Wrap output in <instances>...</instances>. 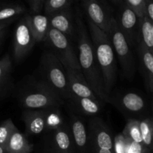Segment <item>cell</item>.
<instances>
[{
    "instance_id": "obj_26",
    "label": "cell",
    "mask_w": 153,
    "mask_h": 153,
    "mask_svg": "<svg viewBox=\"0 0 153 153\" xmlns=\"http://www.w3.org/2000/svg\"><path fill=\"white\" fill-rule=\"evenodd\" d=\"M25 7L20 4H8L0 7V22L16 19L25 13Z\"/></svg>"
},
{
    "instance_id": "obj_25",
    "label": "cell",
    "mask_w": 153,
    "mask_h": 153,
    "mask_svg": "<svg viewBox=\"0 0 153 153\" xmlns=\"http://www.w3.org/2000/svg\"><path fill=\"white\" fill-rule=\"evenodd\" d=\"M64 125L65 124L64 123V120L59 111V108H47L46 131H54Z\"/></svg>"
},
{
    "instance_id": "obj_11",
    "label": "cell",
    "mask_w": 153,
    "mask_h": 153,
    "mask_svg": "<svg viewBox=\"0 0 153 153\" xmlns=\"http://www.w3.org/2000/svg\"><path fill=\"white\" fill-rule=\"evenodd\" d=\"M47 108L25 109L22 119L25 126V131L30 135H37L46 131Z\"/></svg>"
},
{
    "instance_id": "obj_12",
    "label": "cell",
    "mask_w": 153,
    "mask_h": 153,
    "mask_svg": "<svg viewBox=\"0 0 153 153\" xmlns=\"http://www.w3.org/2000/svg\"><path fill=\"white\" fill-rule=\"evenodd\" d=\"M66 71L70 94L79 97L101 100L93 91L82 72L71 70H66Z\"/></svg>"
},
{
    "instance_id": "obj_19",
    "label": "cell",
    "mask_w": 153,
    "mask_h": 153,
    "mask_svg": "<svg viewBox=\"0 0 153 153\" xmlns=\"http://www.w3.org/2000/svg\"><path fill=\"white\" fill-rule=\"evenodd\" d=\"M4 148L6 152L10 153H31L33 146L28 142L26 137L16 129L11 134Z\"/></svg>"
},
{
    "instance_id": "obj_23",
    "label": "cell",
    "mask_w": 153,
    "mask_h": 153,
    "mask_svg": "<svg viewBox=\"0 0 153 153\" xmlns=\"http://www.w3.org/2000/svg\"><path fill=\"white\" fill-rule=\"evenodd\" d=\"M122 133L125 136L126 138L129 141L143 143V139H142L140 127V120L135 119H130L126 125L125 128Z\"/></svg>"
},
{
    "instance_id": "obj_21",
    "label": "cell",
    "mask_w": 153,
    "mask_h": 153,
    "mask_svg": "<svg viewBox=\"0 0 153 153\" xmlns=\"http://www.w3.org/2000/svg\"><path fill=\"white\" fill-rule=\"evenodd\" d=\"M12 62L9 54L0 59V95L7 91L11 84Z\"/></svg>"
},
{
    "instance_id": "obj_3",
    "label": "cell",
    "mask_w": 153,
    "mask_h": 153,
    "mask_svg": "<svg viewBox=\"0 0 153 153\" xmlns=\"http://www.w3.org/2000/svg\"><path fill=\"white\" fill-rule=\"evenodd\" d=\"M18 100L25 109L59 108L65 102L52 87L41 79L28 82L19 91Z\"/></svg>"
},
{
    "instance_id": "obj_35",
    "label": "cell",
    "mask_w": 153,
    "mask_h": 153,
    "mask_svg": "<svg viewBox=\"0 0 153 153\" xmlns=\"http://www.w3.org/2000/svg\"><path fill=\"white\" fill-rule=\"evenodd\" d=\"M112 2H114V4H118V5H122L124 2H125V0H111Z\"/></svg>"
},
{
    "instance_id": "obj_17",
    "label": "cell",
    "mask_w": 153,
    "mask_h": 153,
    "mask_svg": "<svg viewBox=\"0 0 153 153\" xmlns=\"http://www.w3.org/2000/svg\"><path fill=\"white\" fill-rule=\"evenodd\" d=\"M29 20L36 43L44 42L50 28L49 16L41 13L29 14Z\"/></svg>"
},
{
    "instance_id": "obj_37",
    "label": "cell",
    "mask_w": 153,
    "mask_h": 153,
    "mask_svg": "<svg viewBox=\"0 0 153 153\" xmlns=\"http://www.w3.org/2000/svg\"><path fill=\"white\" fill-rule=\"evenodd\" d=\"M150 151H151V152H153V143L152 144V146H151V148H150Z\"/></svg>"
},
{
    "instance_id": "obj_1",
    "label": "cell",
    "mask_w": 153,
    "mask_h": 153,
    "mask_svg": "<svg viewBox=\"0 0 153 153\" xmlns=\"http://www.w3.org/2000/svg\"><path fill=\"white\" fill-rule=\"evenodd\" d=\"M76 29L79 49L78 58L82 73L97 97L102 101L111 102V97L106 94L102 74L97 61L91 35L88 34L80 13H78L76 16Z\"/></svg>"
},
{
    "instance_id": "obj_36",
    "label": "cell",
    "mask_w": 153,
    "mask_h": 153,
    "mask_svg": "<svg viewBox=\"0 0 153 153\" xmlns=\"http://www.w3.org/2000/svg\"><path fill=\"white\" fill-rule=\"evenodd\" d=\"M6 149L5 148L3 147V146H0V153H6Z\"/></svg>"
},
{
    "instance_id": "obj_28",
    "label": "cell",
    "mask_w": 153,
    "mask_h": 153,
    "mask_svg": "<svg viewBox=\"0 0 153 153\" xmlns=\"http://www.w3.org/2000/svg\"><path fill=\"white\" fill-rule=\"evenodd\" d=\"M17 129L11 119H7L0 124V146L5 147L13 131Z\"/></svg>"
},
{
    "instance_id": "obj_32",
    "label": "cell",
    "mask_w": 153,
    "mask_h": 153,
    "mask_svg": "<svg viewBox=\"0 0 153 153\" xmlns=\"http://www.w3.org/2000/svg\"><path fill=\"white\" fill-rule=\"evenodd\" d=\"M45 1L46 0H27L31 14L40 13L41 10L44 8Z\"/></svg>"
},
{
    "instance_id": "obj_33",
    "label": "cell",
    "mask_w": 153,
    "mask_h": 153,
    "mask_svg": "<svg viewBox=\"0 0 153 153\" xmlns=\"http://www.w3.org/2000/svg\"><path fill=\"white\" fill-rule=\"evenodd\" d=\"M146 15L153 22V0H146Z\"/></svg>"
},
{
    "instance_id": "obj_16",
    "label": "cell",
    "mask_w": 153,
    "mask_h": 153,
    "mask_svg": "<svg viewBox=\"0 0 153 153\" xmlns=\"http://www.w3.org/2000/svg\"><path fill=\"white\" fill-rule=\"evenodd\" d=\"M53 146L60 153H73L75 145L70 129L65 125L54 130Z\"/></svg>"
},
{
    "instance_id": "obj_9",
    "label": "cell",
    "mask_w": 153,
    "mask_h": 153,
    "mask_svg": "<svg viewBox=\"0 0 153 153\" xmlns=\"http://www.w3.org/2000/svg\"><path fill=\"white\" fill-rule=\"evenodd\" d=\"M116 19L120 29L124 34L130 46L138 42L140 35V19L135 12L125 2L120 5Z\"/></svg>"
},
{
    "instance_id": "obj_7",
    "label": "cell",
    "mask_w": 153,
    "mask_h": 153,
    "mask_svg": "<svg viewBox=\"0 0 153 153\" xmlns=\"http://www.w3.org/2000/svg\"><path fill=\"white\" fill-rule=\"evenodd\" d=\"M89 142L93 153H114V138L102 120L94 117L90 120L88 129Z\"/></svg>"
},
{
    "instance_id": "obj_27",
    "label": "cell",
    "mask_w": 153,
    "mask_h": 153,
    "mask_svg": "<svg viewBox=\"0 0 153 153\" xmlns=\"http://www.w3.org/2000/svg\"><path fill=\"white\" fill-rule=\"evenodd\" d=\"M140 127L143 145L150 149L153 143V119L146 118L140 120Z\"/></svg>"
},
{
    "instance_id": "obj_31",
    "label": "cell",
    "mask_w": 153,
    "mask_h": 153,
    "mask_svg": "<svg viewBox=\"0 0 153 153\" xmlns=\"http://www.w3.org/2000/svg\"><path fill=\"white\" fill-rule=\"evenodd\" d=\"M149 152H151L150 149L146 147L143 143L128 140L126 153H149Z\"/></svg>"
},
{
    "instance_id": "obj_2",
    "label": "cell",
    "mask_w": 153,
    "mask_h": 153,
    "mask_svg": "<svg viewBox=\"0 0 153 153\" xmlns=\"http://www.w3.org/2000/svg\"><path fill=\"white\" fill-rule=\"evenodd\" d=\"M88 27L97 61L102 74L106 94L111 97V92L117 79L114 49L110 37L105 31L91 20H88Z\"/></svg>"
},
{
    "instance_id": "obj_22",
    "label": "cell",
    "mask_w": 153,
    "mask_h": 153,
    "mask_svg": "<svg viewBox=\"0 0 153 153\" xmlns=\"http://www.w3.org/2000/svg\"><path fill=\"white\" fill-rule=\"evenodd\" d=\"M139 41L141 42L153 55V22L147 15L140 19Z\"/></svg>"
},
{
    "instance_id": "obj_14",
    "label": "cell",
    "mask_w": 153,
    "mask_h": 153,
    "mask_svg": "<svg viewBox=\"0 0 153 153\" xmlns=\"http://www.w3.org/2000/svg\"><path fill=\"white\" fill-rule=\"evenodd\" d=\"M50 26L59 31L67 37H73L75 32L74 22L71 7L49 15Z\"/></svg>"
},
{
    "instance_id": "obj_38",
    "label": "cell",
    "mask_w": 153,
    "mask_h": 153,
    "mask_svg": "<svg viewBox=\"0 0 153 153\" xmlns=\"http://www.w3.org/2000/svg\"><path fill=\"white\" fill-rule=\"evenodd\" d=\"M2 37H3V35L2 36H0V43H1V40H2Z\"/></svg>"
},
{
    "instance_id": "obj_40",
    "label": "cell",
    "mask_w": 153,
    "mask_h": 153,
    "mask_svg": "<svg viewBox=\"0 0 153 153\" xmlns=\"http://www.w3.org/2000/svg\"><path fill=\"white\" fill-rule=\"evenodd\" d=\"M6 153H10V152H6Z\"/></svg>"
},
{
    "instance_id": "obj_29",
    "label": "cell",
    "mask_w": 153,
    "mask_h": 153,
    "mask_svg": "<svg viewBox=\"0 0 153 153\" xmlns=\"http://www.w3.org/2000/svg\"><path fill=\"white\" fill-rule=\"evenodd\" d=\"M125 3L135 12L140 19L146 15V0H125Z\"/></svg>"
},
{
    "instance_id": "obj_30",
    "label": "cell",
    "mask_w": 153,
    "mask_h": 153,
    "mask_svg": "<svg viewBox=\"0 0 153 153\" xmlns=\"http://www.w3.org/2000/svg\"><path fill=\"white\" fill-rule=\"evenodd\" d=\"M127 146H128V140L126 138L123 133L119 134L114 137V153H126Z\"/></svg>"
},
{
    "instance_id": "obj_10",
    "label": "cell",
    "mask_w": 153,
    "mask_h": 153,
    "mask_svg": "<svg viewBox=\"0 0 153 153\" xmlns=\"http://www.w3.org/2000/svg\"><path fill=\"white\" fill-rule=\"evenodd\" d=\"M89 20L109 34L112 16L105 0H82Z\"/></svg>"
},
{
    "instance_id": "obj_6",
    "label": "cell",
    "mask_w": 153,
    "mask_h": 153,
    "mask_svg": "<svg viewBox=\"0 0 153 153\" xmlns=\"http://www.w3.org/2000/svg\"><path fill=\"white\" fill-rule=\"evenodd\" d=\"M113 45L115 53L117 55L120 67L126 79H133L135 72V62L131 52V46L127 41L124 34L120 29L115 17H112L108 34Z\"/></svg>"
},
{
    "instance_id": "obj_4",
    "label": "cell",
    "mask_w": 153,
    "mask_h": 153,
    "mask_svg": "<svg viewBox=\"0 0 153 153\" xmlns=\"http://www.w3.org/2000/svg\"><path fill=\"white\" fill-rule=\"evenodd\" d=\"M41 79L52 87L60 97L67 101L70 96L67 71L62 63L48 49L43 52L40 60Z\"/></svg>"
},
{
    "instance_id": "obj_18",
    "label": "cell",
    "mask_w": 153,
    "mask_h": 153,
    "mask_svg": "<svg viewBox=\"0 0 153 153\" xmlns=\"http://www.w3.org/2000/svg\"><path fill=\"white\" fill-rule=\"evenodd\" d=\"M119 107L126 113L136 114L145 108V102L143 99L135 93H127L123 94L120 100L117 101Z\"/></svg>"
},
{
    "instance_id": "obj_8",
    "label": "cell",
    "mask_w": 153,
    "mask_h": 153,
    "mask_svg": "<svg viewBox=\"0 0 153 153\" xmlns=\"http://www.w3.org/2000/svg\"><path fill=\"white\" fill-rule=\"evenodd\" d=\"M36 43L29 20V14H25L16 25L13 43V55L16 62H20L28 55Z\"/></svg>"
},
{
    "instance_id": "obj_24",
    "label": "cell",
    "mask_w": 153,
    "mask_h": 153,
    "mask_svg": "<svg viewBox=\"0 0 153 153\" xmlns=\"http://www.w3.org/2000/svg\"><path fill=\"white\" fill-rule=\"evenodd\" d=\"M79 0H46L44 11L46 16H49L56 12L71 7V5Z\"/></svg>"
},
{
    "instance_id": "obj_20",
    "label": "cell",
    "mask_w": 153,
    "mask_h": 153,
    "mask_svg": "<svg viewBox=\"0 0 153 153\" xmlns=\"http://www.w3.org/2000/svg\"><path fill=\"white\" fill-rule=\"evenodd\" d=\"M137 52L147 76L148 86L151 92H153V55L140 41L137 46Z\"/></svg>"
},
{
    "instance_id": "obj_34",
    "label": "cell",
    "mask_w": 153,
    "mask_h": 153,
    "mask_svg": "<svg viewBox=\"0 0 153 153\" xmlns=\"http://www.w3.org/2000/svg\"><path fill=\"white\" fill-rule=\"evenodd\" d=\"M15 19H8V20L1 21V22H0V36L4 35L5 30L7 29V27H8Z\"/></svg>"
},
{
    "instance_id": "obj_15",
    "label": "cell",
    "mask_w": 153,
    "mask_h": 153,
    "mask_svg": "<svg viewBox=\"0 0 153 153\" xmlns=\"http://www.w3.org/2000/svg\"><path fill=\"white\" fill-rule=\"evenodd\" d=\"M76 111L86 116H95L101 111V105L98 100L79 97L70 94L67 100Z\"/></svg>"
},
{
    "instance_id": "obj_13",
    "label": "cell",
    "mask_w": 153,
    "mask_h": 153,
    "mask_svg": "<svg viewBox=\"0 0 153 153\" xmlns=\"http://www.w3.org/2000/svg\"><path fill=\"white\" fill-rule=\"evenodd\" d=\"M70 126L75 147L85 152L89 142L88 131L83 121L73 111L70 113Z\"/></svg>"
},
{
    "instance_id": "obj_5",
    "label": "cell",
    "mask_w": 153,
    "mask_h": 153,
    "mask_svg": "<svg viewBox=\"0 0 153 153\" xmlns=\"http://www.w3.org/2000/svg\"><path fill=\"white\" fill-rule=\"evenodd\" d=\"M43 43L59 59L66 70L82 72L79 58L67 35L50 26Z\"/></svg>"
},
{
    "instance_id": "obj_39",
    "label": "cell",
    "mask_w": 153,
    "mask_h": 153,
    "mask_svg": "<svg viewBox=\"0 0 153 153\" xmlns=\"http://www.w3.org/2000/svg\"><path fill=\"white\" fill-rule=\"evenodd\" d=\"M53 153H60V152H58V151H57L56 149H55V152H53Z\"/></svg>"
}]
</instances>
